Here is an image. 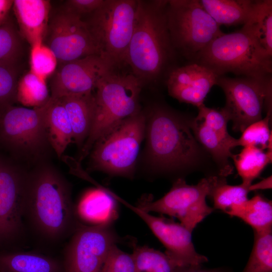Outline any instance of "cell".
<instances>
[{"label":"cell","mask_w":272,"mask_h":272,"mask_svg":"<svg viewBox=\"0 0 272 272\" xmlns=\"http://www.w3.org/2000/svg\"><path fill=\"white\" fill-rule=\"evenodd\" d=\"M168 1H138L132 35L125 64L143 83L164 78L175 67L177 57L168 28Z\"/></svg>","instance_id":"1"},{"label":"cell","mask_w":272,"mask_h":272,"mask_svg":"<svg viewBox=\"0 0 272 272\" xmlns=\"http://www.w3.org/2000/svg\"><path fill=\"white\" fill-rule=\"evenodd\" d=\"M25 216L42 237L51 241L62 239L78 225L70 185L50 164L41 161L28 172Z\"/></svg>","instance_id":"2"},{"label":"cell","mask_w":272,"mask_h":272,"mask_svg":"<svg viewBox=\"0 0 272 272\" xmlns=\"http://www.w3.org/2000/svg\"><path fill=\"white\" fill-rule=\"evenodd\" d=\"M187 120L161 106L151 111L147 127L149 158L156 167L174 170L194 167L201 156L200 145Z\"/></svg>","instance_id":"3"},{"label":"cell","mask_w":272,"mask_h":272,"mask_svg":"<svg viewBox=\"0 0 272 272\" xmlns=\"http://www.w3.org/2000/svg\"><path fill=\"white\" fill-rule=\"evenodd\" d=\"M190 63L203 66L218 76L228 73L258 79L272 76V56L244 26L213 40Z\"/></svg>","instance_id":"4"},{"label":"cell","mask_w":272,"mask_h":272,"mask_svg":"<svg viewBox=\"0 0 272 272\" xmlns=\"http://www.w3.org/2000/svg\"><path fill=\"white\" fill-rule=\"evenodd\" d=\"M143 82L132 74L114 70L99 82L94 95L92 127L80 150L78 162L89 155L95 143L124 119L140 111L139 99Z\"/></svg>","instance_id":"5"},{"label":"cell","mask_w":272,"mask_h":272,"mask_svg":"<svg viewBox=\"0 0 272 272\" xmlns=\"http://www.w3.org/2000/svg\"><path fill=\"white\" fill-rule=\"evenodd\" d=\"M146 124V116L140 111L99 139L89 154V169L114 175H131Z\"/></svg>","instance_id":"6"},{"label":"cell","mask_w":272,"mask_h":272,"mask_svg":"<svg viewBox=\"0 0 272 272\" xmlns=\"http://www.w3.org/2000/svg\"><path fill=\"white\" fill-rule=\"evenodd\" d=\"M46 103L34 108L11 105L1 108L0 146L16 158L42 161L51 148L45 128Z\"/></svg>","instance_id":"7"},{"label":"cell","mask_w":272,"mask_h":272,"mask_svg":"<svg viewBox=\"0 0 272 272\" xmlns=\"http://www.w3.org/2000/svg\"><path fill=\"white\" fill-rule=\"evenodd\" d=\"M137 8L138 1L104 0L102 6L85 21L99 55L114 67L125 64Z\"/></svg>","instance_id":"8"},{"label":"cell","mask_w":272,"mask_h":272,"mask_svg":"<svg viewBox=\"0 0 272 272\" xmlns=\"http://www.w3.org/2000/svg\"><path fill=\"white\" fill-rule=\"evenodd\" d=\"M166 16L173 47L186 63L191 62L200 51L224 33L199 0L168 1Z\"/></svg>","instance_id":"9"},{"label":"cell","mask_w":272,"mask_h":272,"mask_svg":"<svg viewBox=\"0 0 272 272\" xmlns=\"http://www.w3.org/2000/svg\"><path fill=\"white\" fill-rule=\"evenodd\" d=\"M221 176L212 175L201 179L195 185H189L182 178L175 180L169 192L153 201L143 197L137 206L147 212H157L177 218L190 232L214 209L206 202V197Z\"/></svg>","instance_id":"10"},{"label":"cell","mask_w":272,"mask_h":272,"mask_svg":"<svg viewBox=\"0 0 272 272\" xmlns=\"http://www.w3.org/2000/svg\"><path fill=\"white\" fill-rule=\"evenodd\" d=\"M216 85L224 92L226 104L222 109L232 121L235 131L242 132L250 124L262 119L264 107L271 113L272 76L258 79L220 76Z\"/></svg>","instance_id":"11"},{"label":"cell","mask_w":272,"mask_h":272,"mask_svg":"<svg viewBox=\"0 0 272 272\" xmlns=\"http://www.w3.org/2000/svg\"><path fill=\"white\" fill-rule=\"evenodd\" d=\"M112 224L78 225L65 250V272H101L118 237Z\"/></svg>","instance_id":"12"},{"label":"cell","mask_w":272,"mask_h":272,"mask_svg":"<svg viewBox=\"0 0 272 272\" xmlns=\"http://www.w3.org/2000/svg\"><path fill=\"white\" fill-rule=\"evenodd\" d=\"M44 43L55 54L58 65L99 55L86 22L63 8L50 19Z\"/></svg>","instance_id":"13"},{"label":"cell","mask_w":272,"mask_h":272,"mask_svg":"<svg viewBox=\"0 0 272 272\" xmlns=\"http://www.w3.org/2000/svg\"><path fill=\"white\" fill-rule=\"evenodd\" d=\"M27 174L0 154V242L14 238L22 229Z\"/></svg>","instance_id":"14"},{"label":"cell","mask_w":272,"mask_h":272,"mask_svg":"<svg viewBox=\"0 0 272 272\" xmlns=\"http://www.w3.org/2000/svg\"><path fill=\"white\" fill-rule=\"evenodd\" d=\"M114 68L98 54L58 65L50 81V98L92 94L100 81Z\"/></svg>","instance_id":"15"},{"label":"cell","mask_w":272,"mask_h":272,"mask_svg":"<svg viewBox=\"0 0 272 272\" xmlns=\"http://www.w3.org/2000/svg\"><path fill=\"white\" fill-rule=\"evenodd\" d=\"M218 76L208 68L195 63H185L173 69L166 80L169 94L180 102L198 107Z\"/></svg>","instance_id":"16"},{"label":"cell","mask_w":272,"mask_h":272,"mask_svg":"<svg viewBox=\"0 0 272 272\" xmlns=\"http://www.w3.org/2000/svg\"><path fill=\"white\" fill-rule=\"evenodd\" d=\"M166 248L167 254L179 267L201 265L207 257L196 252L192 242V232L172 220L156 217L150 227Z\"/></svg>","instance_id":"17"},{"label":"cell","mask_w":272,"mask_h":272,"mask_svg":"<svg viewBox=\"0 0 272 272\" xmlns=\"http://www.w3.org/2000/svg\"><path fill=\"white\" fill-rule=\"evenodd\" d=\"M50 8V2L47 0L13 1L12 9L19 34L31 46L44 42Z\"/></svg>","instance_id":"18"},{"label":"cell","mask_w":272,"mask_h":272,"mask_svg":"<svg viewBox=\"0 0 272 272\" xmlns=\"http://www.w3.org/2000/svg\"><path fill=\"white\" fill-rule=\"evenodd\" d=\"M190 126L197 142L209 153L217 164L219 175L226 177L232 174L233 168L229 159L233 155L231 149L238 146L237 139H223L196 117L190 120Z\"/></svg>","instance_id":"19"},{"label":"cell","mask_w":272,"mask_h":272,"mask_svg":"<svg viewBox=\"0 0 272 272\" xmlns=\"http://www.w3.org/2000/svg\"><path fill=\"white\" fill-rule=\"evenodd\" d=\"M80 199L77 212L83 220L93 225L112 224L118 217L116 200L110 190L100 185Z\"/></svg>","instance_id":"20"},{"label":"cell","mask_w":272,"mask_h":272,"mask_svg":"<svg viewBox=\"0 0 272 272\" xmlns=\"http://www.w3.org/2000/svg\"><path fill=\"white\" fill-rule=\"evenodd\" d=\"M58 99L64 106L73 133V142L81 149L91 130L94 117V95L64 96Z\"/></svg>","instance_id":"21"},{"label":"cell","mask_w":272,"mask_h":272,"mask_svg":"<svg viewBox=\"0 0 272 272\" xmlns=\"http://www.w3.org/2000/svg\"><path fill=\"white\" fill-rule=\"evenodd\" d=\"M45 123L50 146L61 158L73 142V133L66 110L58 99L50 98L46 103Z\"/></svg>","instance_id":"22"},{"label":"cell","mask_w":272,"mask_h":272,"mask_svg":"<svg viewBox=\"0 0 272 272\" xmlns=\"http://www.w3.org/2000/svg\"><path fill=\"white\" fill-rule=\"evenodd\" d=\"M202 8L220 26L246 24L253 17L258 0H199Z\"/></svg>","instance_id":"23"},{"label":"cell","mask_w":272,"mask_h":272,"mask_svg":"<svg viewBox=\"0 0 272 272\" xmlns=\"http://www.w3.org/2000/svg\"><path fill=\"white\" fill-rule=\"evenodd\" d=\"M0 272H65L62 262L40 253L11 252L0 254Z\"/></svg>","instance_id":"24"},{"label":"cell","mask_w":272,"mask_h":272,"mask_svg":"<svg viewBox=\"0 0 272 272\" xmlns=\"http://www.w3.org/2000/svg\"><path fill=\"white\" fill-rule=\"evenodd\" d=\"M250 226L253 232H262L272 229V203L261 195L256 194L232 208L228 214Z\"/></svg>","instance_id":"25"},{"label":"cell","mask_w":272,"mask_h":272,"mask_svg":"<svg viewBox=\"0 0 272 272\" xmlns=\"http://www.w3.org/2000/svg\"><path fill=\"white\" fill-rule=\"evenodd\" d=\"M232 159L242 183L249 186L265 167L271 163L272 152L266 151L254 146L244 147L241 152L233 155Z\"/></svg>","instance_id":"26"},{"label":"cell","mask_w":272,"mask_h":272,"mask_svg":"<svg viewBox=\"0 0 272 272\" xmlns=\"http://www.w3.org/2000/svg\"><path fill=\"white\" fill-rule=\"evenodd\" d=\"M135 272H175L179 266L166 253L131 243Z\"/></svg>","instance_id":"27"},{"label":"cell","mask_w":272,"mask_h":272,"mask_svg":"<svg viewBox=\"0 0 272 272\" xmlns=\"http://www.w3.org/2000/svg\"><path fill=\"white\" fill-rule=\"evenodd\" d=\"M16 98L25 107L44 105L50 98L46 80L31 71L27 72L18 80Z\"/></svg>","instance_id":"28"},{"label":"cell","mask_w":272,"mask_h":272,"mask_svg":"<svg viewBox=\"0 0 272 272\" xmlns=\"http://www.w3.org/2000/svg\"><path fill=\"white\" fill-rule=\"evenodd\" d=\"M243 26L251 31L262 48L272 56V1L258 0L254 15Z\"/></svg>","instance_id":"29"},{"label":"cell","mask_w":272,"mask_h":272,"mask_svg":"<svg viewBox=\"0 0 272 272\" xmlns=\"http://www.w3.org/2000/svg\"><path fill=\"white\" fill-rule=\"evenodd\" d=\"M249 186L242 183L231 185L225 177H221L212 189L208 196L213 202L214 209L219 210L228 215L234 207L240 205L248 198Z\"/></svg>","instance_id":"30"},{"label":"cell","mask_w":272,"mask_h":272,"mask_svg":"<svg viewBox=\"0 0 272 272\" xmlns=\"http://www.w3.org/2000/svg\"><path fill=\"white\" fill-rule=\"evenodd\" d=\"M271 231L254 232L253 248L242 272H272Z\"/></svg>","instance_id":"31"},{"label":"cell","mask_w":272,"mask_h":272,"mask_svg":"<svg viewBox=\"0 0 272 272\" xmlns=\"http://www.w3.org/2000/svg\"><path fill=\"white\" fill-rule=\"evenodd\" d=\"M22 51V38L10 18L0 26V64L18 66Z\"/></svg>","instance_id":"32"},{"label":"cell","mask_w":272,"mask_h":272,"mask_svg":"<svg viewBox=\"0 0 272 272\" xmlns=\"http://www.w3.org/2000/svg\"><path fill=\"white\" fill-rule=\"evenodd\" d=\"M271 113L266 112V116L248 126L238 139V146H254L262 150L272 152L271 131L269 121Z\"/></svg>","instance_id":"33"},{"label":"cell","mask_w":272,"mask_h":272,"mask_svg":"<svg viewBox=\"0 0 272 272\" xmlns=\"http://www.w3.org/2000/svg\"><path fill=\"white\" fill-rule=\"evenodd\" d=\"M29 62L30 71L45 80L53 75L58 65L55 54L44 42L31 46Z\"/></svg>","instance_id":"34"},{"label":"cell","mask_w":272,"mask_h":272,"mask_svg":"<svg viewBox=\"0 0 272 272\" xmlns=\"http://www.w3.org/2000/svg\"><path fill=\"white\" fill-rule=\"evenodd\" d=\"M17 66L0 64V109L17 101Z\"/></svg>","instance_id":"35"},{"label":"cell","mask_w":272,"mask_h":272,"mask_svg":"<svg viewBox=\"0 0 272 272\" xmlns=\"http://www.w3.org/2000/svg\"><path fill=\"white\" fill-rule=\"evenodd\" d=\"M198 113L196 117L201 120L206 126L214 130L223 139L232 140L234 138L231 136L227 130V124L230 120L228 116L222 109H215L202 104L198 107Z\"/></svg>","instance_id":"36"},{"label":"cell","mask_w":272,"mask_h":272,"mask_svg":"<svg viewBox=\"0 0 272 272\" xmlns=\"http://www.w3.org/2000/svg\"><path fill=\"white\" fill-rule=\"evenodd\" d=\"M101 272H135L131 254L126 253L114 245L110 251Z\"/></svg>","instance_id":"37"},{"label":"cell","mask_w":272,"mask_h":272,"mask_svg":"<svg viewBox=\"0 0 272 272\" xmlns=\"http://www.w3.org/2000/svg\"><path fill=\"white\" fill-rule=\"evenodd\" d=\"M104 2V0H69L63 8L82 18L83 16L92 14Z\"/></svg>","instance_id":"38"},{"label":"cell","mask_w":272,"mask_h":272,"mask_svg":"<svg viewBox=\"0 0 272 272\" xmlns=\"http://www.w3.org/2000/svg\"><path fill=\"white\" fill-rule=\"evenodd\" d=\"M175 272H235L227 267L205 268L202 264L179 267Z\"/></svg>","instance_id":"39"},{"label":"cell","mask_w":272,"mask_h":272,"mask_svg":"<svg viewBox=\"0 0 272 272\" xmlns=\"http://www.w3.org/2000/svg\"><path fill=\"white\" fill-rule=\"evenodd\" d=\"M13 4L12 0H0V26L10 18L9 13Z\"/></svg>","instance_id":"40"},{"label":"cell","mask_w":272,"mask_h":272,"mask_svg":"<svg viewBox=\"0 0 272 272\" xmlns=\"http://www.w3.org/2000/svg\"><path fill=\"white\" fill-rule=\"evenodd\" d=\"M272 187V177L271 176L262 179L259 182L254 184H251L249 186V191H251L257 190H263L271 189Z\"/></svg>","instance_id":"41"}]
</instances>
